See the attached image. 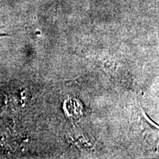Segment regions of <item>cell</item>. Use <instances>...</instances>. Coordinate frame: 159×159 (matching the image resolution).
<instances>
[{
	"mask_svg": "<svg viewBox=\"0 0 159 159\" xmlns=\"http://www.w3.org/2000/svg\"><path fill=\"white\" fill-rule=\"evenodd\" d=\"M2 35H7V34H5V33H1V27H0V36H2Z\"/></svg>",
	"mask_w": 159,
	"mask_h": 159,
	"instance_id": "obj_1",
	"label": "cell"
}]
</instances>
